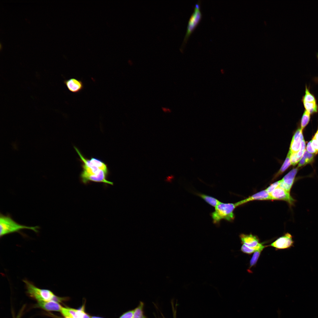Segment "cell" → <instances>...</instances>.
<instances>
[{"label":"cell","instance_id":"1","mask_svg":"<svg viewBox=\"0 0 318 318\" xmlns=\"http://www.w3.org/2000/svg\"><path fill=\"white\" fill-rule=\"evenodd\" d=\"M74 148L82 162V171L80 178L83 183L86 184L89 181H93L113 185V182L107 179L108 173L93 164L89 159L85 158L77 148Z\"/></svg>","mask_w":318,"mask_h":318},{"label":"cell","instance_id":"2","mask_svg":"<svg viewBox=\"0 0 318 318\" xmlns=\"http://www.w3.org/2000/svg\"><path fill=\"white\" fill-rule=\"evenodd\" d=\"M23 281L25 284L27 294L37 302L54 300L61 303L68 299L67 297L56 295L49 290L39 288L26 279Z\"/></svg>","mask_w":318,"mask_h":318},{"label":"cell","instance_id":"3","mask_svg":"<svg viewBox=\"0 0 318 318\" xmlns=\"http://www.w3.org/2000/svg\"><path fill=\"white\" fill-rule=\"evenodd\" d=\"M237 207L236 203L221 202L215 208L214 211L210 214L213 223L219 226L221 221L222 220L230 222L233 221L235 218L233 211Z\"/></svg>","mask_w":318,"mask_h":318},{"label":"cell","instance_id":"4","mask_svg":"<svg viewBox=\"0 0 318 318\" xmlns=\"http://www.w3.org/2000/svg\"><path fill=\"white\" fill-rule=\"evenodd\" d=\"M38 228L39 227L37 226L30 227L20 224L13 220L9 214L4 215L0 214V237L12 233L19 232L24 229L31 230L37 233Z\"/></svg>","mask_w":318,"mask_h":318},{"label":"cell","instance_id":"5","mask_svg":"<svg viewBox=\"0 0 318 318\" xmlns=\"http://www.w3.org/2000/svg\"><path fill=\"white\" fill-rule=\"evenodd\" d=\"M200 1L198 0L196 4L193 12L189 19L186 33L180 49L182 52L183 51L190 36L201 19L202 14L200 9Z\"/></svg>","mask_w":318,"mask_h":318},{"label":"cell","instance_id":"6","mask_svg":"<svg viewBox=\"0 0 318 318\" xmlns=\"http://www.w3.org/2000/svg\"><path fill=\"white\" fill-rule=\"evenodd\" d=\"M271 200H281L287 202L290 206L294 205L295 200L290 195V193L279 186L269 194Z\"/></svg>","mask_w":318,"mask_h":318},{"label":"cell","instance_id":"7","mask_svg":"<svg viewBox=\"0 0 318 318\" xmlns=\"http://www.w3.org/2000/svg\"><path fill=\"white\" fill-rule=\"evenodd\" d=\"M294 243L292 236L290 233H287L270 245L267 246V247H272L276 250L285 249L293 246Z\"/></svg>","mask_w":318,"mask_h":318},{"label":"cell","instance_id":"8","mask_svg":"<svg viewBox=\"0 0 318 318\" xmlns=\"http://www.w3.org/2000/svg\"><path fill=\"white\" fill-rule=\"evenodd\" d=\"M297 167L291 170L280 180L279 186L290 193L295 178L298 170Z\"/></svg>","mask_w":318,"mask_h":318},{"label":"cell","instance_id":"9","mask_svg":"<svg viewBox=\"0 0 318 318\" xmlns=\"http://www.w3.org/2000/svg\"><path fill=\"white\" fill-rule=\"evenodd\" d=\"M60 312L61 314L65 317L91 318L90 316L85 312L83 307L79 309L63 307Z\"/></svg>","mask_w":318,"mask_h":318},{"label":"cell","instance_id":"10","mask_svg":"<svg viewBox=\"0 0 318 318\" xmlns=\"http://www.w3.org/2000/svg\"><path fill=\"white\" fill-rule=\"evenodd\" d=\"M271 200L269 194L265 190L261 191L236 203L237 207L254 200Z\"/></svg>","mask_w":318,"mask_h":318},{"label":"cell","instance_id":"11","mask_svg":"<svg viewBox=\"0 0 318 318\" xmlns=\"http://www.w3.org/2000/svg\"><path fill=\"white\" fill-rule=\"evenodd\" d=\"M239 237L242 244L251 248H254L258 246L260 243L259 240L256 236L251 234H241Z\"/></svg>","mask_w":318,"mask_h":318},{"label":"cell","instance_id":"12","mask_svg":"<svg viewBox=\"0 0 318 318\" xmlns=\"http://www.w3.org/2000/svg\"><path fill=\"white\" fill-rule=\"evenodd\" d=\"M64 83L68 89L73 93L79 92L84 88L82 81L75 78H70L65 80L64 81Z\"/></svg>","mask_w":318,"mask_h":318},{"label":"cell","instance_id":"13","mask_svg":"<svg viewBox=\"0 0 318 318\" xmlns=\"http://www.w3.org/2000/svg\"><path fill=\"white\" fill-rule=\"evenodd\" d=\"M303 139L302 130L299 128L296 131L292 138L290 147V152H298L300 149L301 143Z\"/></svg>","mask_w":318,"mask_h":318},{"label":"cell","instance_id":"14","mask_svg":"<svg viewBox=\"0 0 318 318\" xmlns=\"http://www.w3.org/2000/svg\"><path fill=\"white\" fill-rule=\"evenodd\" d=\"M37 306L47 311L60 312L63 307L59 302L54 300L38 302Z\"/></svg>","mask_w":318,"mask_h":318},{"label":"cell","instance_id":"15","mask_svg":"<svg viewBox=\"0 0 318 318\" xmlns=\"http://www.w3.org/2000/svg\"><path fill=\"white\" fill-rule=\"evenodd\" d=\"M314 156V154L308 152L306 150L302 157L299 161L297 167L299 168L312 162L313 160Z\"/></svg>","mask_w":318,"mask_h":318},{"label":"cell","instance_id":"16","mask_svg":"<svg viewBox=\"0 0 318 318\" xmlns=\"http://www.w3.org/2000/svg\"><path fill=\"white\" fill-rule=\"evenodd\" d=\"M196 194L209 204L215 208L221 202L216 198L210 196L199 193H196Z\"/></svg>","mask_w":318,"mask_h":318},{"label":"cell","instance_id":"17","mask_svg":"<svg viewBox=\"0 0 318 318\" xmlns=\"http://www.w3.org/2000/svg\"><path fill=\"white\" fill-rule=\"evenodd\" d=\"M290 152L289 151L287 157L281 168L274 176L273 179L278 177L283 173L292 165L290 157Z\"/></svg>","mask_w":318,"mask_h":318},{"label":"cell","instance_id":"18","mask_svg":"<svg viewBox=\"0 0 318 318\" xmlns=\"http://www.w3.org/2000/svg\"><path fill=\"white\" fill-rule=\"evenodd\" d=\"M305 110L310 115L317 112L318 111V106L316 102H303Z\"/></svg>","mask_w":318,"mask_h":318},{"label":"cell","instance_id":"19","mask_svg":"<svg viewBox=\"0 0 318 318\" xmlns=\"http://www.w3.org/2000/svg\"><path fill=\"white\" fill-rule=\"evenodd\" d=\"M266 247V246L263 245V243H261L258 246L254 248H250L242 244L241 247V251L245 253L251 254L261 248H265Z\"/></svg>","mask_w":318,"mask_h":318},{"label":"cell","instance_id":"20","mask_svg":"<svg viewBox=\"0 0 318 318\" xmlns=\"http://www.w3.org/2000/svg\"><path fill=\"white\" fill-rule=\"evenodd\" d=\"M302 101L303 102H316L315 97L310 92L307 86L305 87V95L303 98Z\"/></svg>","mask_w":318,"mask_h":318},{"label":"cell","instance_id":"21","mask_svg":"<svg viewBox=\"0 0 318 318\" xmlns=\"http://www.w3.org/2000/svg\"><path fill=\"white\" fill-rule=\"evenodd\" d=\"M143 304L140 302L138 306L134 309L132 318H146L143 312Z\"/></svg>","mask_w":318,"mask_h":318},{"label":"cell","instance_id":"22","mask_svg":"<svg viewBox=\"0 0 318 318\" xmlns=\"http://www.w3.org/2000/svg\"><path fill=\"white\" fill-rule=\"evenodd\" d=\"M264 248H261L254 253L250 260L249 269L256 264L262 251Z\"/></svg>","mask_w":318,"mask_h":318},{"label":"cell","instance_id":"23","mask_svg":"<svg viewBox=\"0 0 318 318\" xmlns=\"http://www.w3.org/2000/svg\"><path fill=\"white\" fill-rule=\"evenodd\" d=\"M310 114L305 110L301 119V129L302 130L308 123L310 119Z\"/></svg>","mask_w":318,"mask_h":318},{"label":"cell","instance_id":"24","mask_svg":"<svg viewBox=\"0 0 318 318\" xmlns=\"http://www.w3.org/2000/svg\"><path fill=\"white\" fill-rule=\"evenodd\" d=\"M290 157L291 164L293 165H296L300 160L298 157L297 153L290 152Z\"/></svg>","mask_w":318,"mask_h":318},{"label":"cell","instance_id":"25","mask_svg":"<svg viewBox=\"0 0 318 318\" xmlns=\"http://www.w3.org/2000/svg\"><path fill=\"white\" fill-rule=\"evenodd\" d=\"M280 180L277 181L271 184L265 190L269 194L272 192L276 188L279 186Z\"/></svg>","mask_w":318,"mask_h":318},{"label":"cell","instance_id":"26","mask_svg":"<svg viewBox=\"0 0 318 318\" xmlns=\"http://www.w3.org/2000/svg\"><path fill=\"white\" fill-rule=\"evenodd\" d=\"M307 150L309 153H316L318 152L313 147L312 140L310 141L307 144L306 147Z\"/></svg>","mask_w":318,"mask_h":318},{"label":"cell","instance_id":"27","mask_svg":"<svg viewBox=\"0 0 318 318\" xmlns=\"http://www.w3.org/2000/svg\"><path fill=\"white\" fill-rule=\"evenodd\" d=\"M134 310L127 312L122 314L119 318H132Z\"/></svg>","mask_w":318,"mask_h":318},{"label":"cell","instance_id":"28","mask_svg":"<svg viewBox=\"0 0 318 318\" xmlns=\"http://www.w3.org/2000/svg\"><path fill=\"white\" fill-rule=\"evenodd\" d=\"M311 140L313 147L318 152V142L314 138Z\"/></svg>","mask_w":318,"mask_h":318},{"label":"cell","instance_id":"29","mask_svg":"<svg viewBox=\"0 0 318 318\" xmlns=\"http://www.w3.org/2000/svg\"><path fill=\"white\" fill-rule=\"evenodd\" d=\"M162 109V110L165 112H169L170 111V109L166 107H163Z\"/></svg>","mask_w":318,"mask_h":318},{"label":"cell","instance_id":"30","mask_svg":"<svg viewBox=\"0 0 318 318\" xmlns=\"http://www.w3.org/2000/svg\"><path fill=\"white\" fill-rule=\"evenodd\" d=\"M318 142V130L315 135L314 138Z\"/></svg>","mask_w":318,"mask_h":318},{"label":"cell","instance_id":"31","mask_svg":"<svg viewBox=\"0 0 318 318\" xmlns=\"http://www.w3.org/2000/svg\"><path fill=\"white\" fill-rule=\"evenodd\" d=\"M278 318H280V312L279 309L278 311Z\"/></svg>","mask_w":318,"mask_h":318},{"label":"cell","instance_id":"32","mask_svg":"<svg viewBox=\"0 0 318 318\" xmlns=\"http://www.w3.org/2000/svg\"><path fill=\"white\" fill-rule=\"evenodd\" d=\"M91 318H103L100 317H95V316H92V317H91Z\"/></svg>","mask_w":318,"mask_h":318},{"label":"cell","instance_id":"33","mask_svg":"<svg viewBox=\"0 0 318 318\" xmlns=\"http://www.w3.org/2000/svg\"><path fill=\"white\" fill-rule=\"evenodd\" d=\"M20 316H21L20 314H19V315H18V316H17V317H16V318H19L20 317Z\"/></svg>","mask_w":318,"mask_h":318},{"label":"cell","instance_id":"34","mask_svg":"<svg viewBox=\"0 0 318 318\" xmlns=\"http://www.w3.org/2000/svg\"><path fill=\"white\" fill-rule=\"evenodd\" d=\"M317 58H318V53H317Z\"/></svg>","mask_w":318,"mask_h":318},{"label":"cell","instance_id":"35","mask_svg":"<svg viewBox=\"0 0 318 318\" xmlns=\"http://www.w3.org/2000/svg\"><path fill=\"white\" fill-rule=\"evenodd\" d=\"M69 318L64 317V318Z\"/></svg>","mask_w":318,"mask_h":318}]
</instances>
